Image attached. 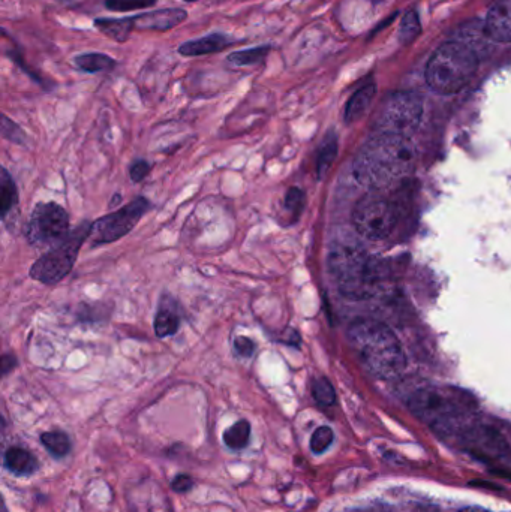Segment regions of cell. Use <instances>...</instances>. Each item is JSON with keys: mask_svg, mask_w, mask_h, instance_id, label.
Listing matches in <instances>:
<instances>
[{"mask_svg": "<svg viewBox=\"0 0 511 512\" xmlns=\"http://www.w3.org/2000/svg\"><path fill=\"white\" fill-rule=\"evenodd\" d=\"M416 159L410 138L378 132L357 155L354 173L360 182L386 186L407 177L416 167Z\"/></svg>", "mask_w": 511, "mask_h": 512, "instance_id": "6da1fadb", "label": "cell"}, {"mask_svg": "<svg viewBox=\"0 0 511 512\" xmlns=\"http://www.w3.org/2000/svg\"><path fill=\"white\" fill-rule=\"evenodd\" d=\"M347 336L360 363L377 378H395L407 366L401 342L383 322L357 319L348 328Z\"/></svg>", "mask_w": 511, "mask_h": 512, "instance_id": "7a4b0ae2", "label": "cell"}, {"mask_svg": "<svg viewBox=\"0 0 511 512\" xmlns=\"http://www.w3.org/2000/svg\"><path fill=\"white\" fill-rule=\"evenodd\" d=\"M479 71V56L464 42L441 45L426 66V83L440 95H455L468 86Z\"/></svg>", "mask_w": 511, "mask_h": 512, "instance_id": "3957f363", "label": "cell"}, {"mask_svg": "<svg viewBox=\"0 0 511 512\" xmlns=\"http://www.w3.org/2000/svg\"><path fill=\"white\" fill-rule=\"evenodd\" d=\"M474 402L467 394L458 390L425 388L410 399L414 415L440 432L461 429L465 418L474 411Z\"/></svg>", "mask_w": 511, "mask_h": 512, "instance_id": "277c9868", "label": "cell"}, {"mask_svg": "<svg viewBox=\"0 0 511 512\" xmlns=\"http://www.w3.org/2000/svg\"><path fill=\"white\" fill-rule=\"evenodd\" d=\"M329 270L345 297L354 300L368 297L375 270L372 259L362 246L353 242L333 245L329 254Z\"/></svg>", "mask_w": 511, "mask_h": 512, "instance_id": "5b68a950", "label": "cell"}, {"mask_svg": "<svg viewBox=\"0 0 511 512\" xmlns=\"http://www.w3.org/2000/svg\"><path fill=\"white\" fill-rule=\"evenodd\" d=\"M93 222L84 221L60 245L36 259L30 268V277L44 285H56L71 273L81 246L92 236Z\"/></svg>", "mask_w": 511, "mask_h": 512, "instance_id": "8992f818", "label": "cell"}, {"mask_svg": "<svg viewBox=\"0 0 511 512\" xmlns=\"http://www.w3.org/2000/svg\"><path fill=\"white\" fill-rule=\"evenodd\" d=\"M423 119V99L417 93H393L378 116V132L410 138Z\"/></svg>", "mask_w": 511, "mask_h": 512, "instance_id": "52a82bcc", "label": "cell"}, {"mask_svg": "<svg viewBox=\"0 0 511 512\" xmlns=\"http://www.w3.org/2000/svg\"><path fill=\"white\" fill-rule=\"evenodd\" d=\"M69 233V215L57 203L38 204L24 227L27 242L39 249L60 245Z\"/></svg>", "mask_w": 511, "mask_h": 512, "instance_id": "ba28073f", "label": "cell"}, {"mask_svg": "<svg viewBox=\"0 0 511 512\" xmlns=\"http://www.w3.org/2000/svg\"><path fill=\"white\" fill-rule=\"evenodd\" d=\"M357 233L365 239L378 242L389 237L398 224V210L390 201L381 198H363L353 212Z\"/></svg>", "mask_w": 511, "mask_h": 512, "instance_id": "9c48e42d", "label": "cell"}, {"mask_svg": "<svg viewBox=\"0 0 511 512\" xmlns=\"http://www.w3.org/2000/svg\"><path fill=\"white\" fill-rule=\"evenodd\" d=\"M149 209V201L144 197H138L117 212L98 219L93 222L90 243L92 246H102L117 242L137 227L138 222L149 212Z\"/></svg>", "mask_w": 511, "mask_h": 512, "instance_id": "30bf717a", "label": "cell"}, {"mask_svg": "<svg viewBox=\"0 0 511 512\" xmlns=\"http://www.w3.org/2000/svg\"><path fill=\"white\" fill-rule=\"evenodd\" d=\"M465 442L477 453L485 454L486 457H498L509 450L504 436L491 427L470 426L465 427Z\"/></svg>", "mask_w": 511, "mask_h": 512, "instance_id": "8fae6325", "label": "cell"}, {"mask_svg": "<svg viewBox=\"0 0 511 512\" xmlns=\"http://www.w3.org/2000/svg\"><path fill=\"white\" fill-rule=\"evenodd\" d=\"M188 18V12L182 8H162L156 11L143 12L134 15L135 30H155V32H168L182 24Z\"/></svg>", "mask_w": 511, "mask_h": 512, "instance_id": "7c38bea8", "label": "cell"}, {"mask_svg": "<svg viewBox=\"0 0 511 512\" xmlns=\"http://www.w3.org/2000/svg\"><path fill=\"white\" fill-rule=\"evenodd\" d=\"M486 33L491 41L509 44L511 42V0H498L485 23Z\"/></svg>", "mask_w": 511, "mask_h": 512, "instance_id": "4fadbf2b", "label": "cell"}, {"mask_svg": "<svg viewBox=\"0 0 511 512\" xmlns=\"http://www.w3.org/2000/svg\"><path fill=\"white\" fill-rule=\"evenodd\" d=\"M234 39L224 33L213 32L203 38L189 39L177 48V53L185 57L207 56V54L219 53L228 45L233 44Z\"/></svg>", "mask_w": 511, "mask_h": 512, "instance_id": "5bb4252c", "label": "cell"}, {"mask_svg": "<svg viewBox=\"0 0 511 512\" xmlns=\"http://www.w3.org/2000/svg\"><path fill=\"white\" fill-rule=\"evenodd\" d=\"M3 463L5 468L17 477H30L38 469V460L29 451L20 447L9 448L3 457Z\"/></svg>", "mask_w": 511, "mask_h": 512, "instance_id": "9a60e30c", "label": "cell"}, {"mask_svg": "<svg viewBox=\"0 0 511 512\" xmlns=\"http://www.w3.org/2000/svg\"><path fill=\"white\" fill-rule=\"evenodd\" d=\"M96 29L104 33L108 38L116 42H126L131 36L132 30H135L134 20L132 17L123 18H95L93 20Z\"/></svg>", "mask_w": 511, "mask_h": 512, "instance_id": "2e32d148", "label": "cell"}, {"mask_svg": "<svg viewBox=\"0 0 511 512\" xmlns=\"http://www.w3.org/2000/svg\"><path fill=\"white\" fill-rule=\"evenodd\" d=\"M375 90H377L375 84H368V86H363L362 89L357 90L351 96L347 107H345V122L354 123L362 119L363 114L368 111L372 101H374Z\"/></svg>", "mask_w": 511, "mask_h": 512, "instance_id": "e0dca14e", "label": "cell"}, {"mask_svg": "<svg viewBox=\"0 0 511 512\" xmlns=\"http://www.w3.org/2000/svg\"><path fill=\"white\" fill-rule=\"evenodd\" d=\"M74 65L80 71L87 72V74H96V72L113 71L117 66V62L108 54L83 53L74 57Z\"/></svg>", "mask_w": 511, "mask_h": 512, "instance_id": "ac0fdd59", "label": "cell"}, {"mask_svg": "<svg viewBox=\"0 0 511 512\" xmlns=\"http://www.w3.org/2000/svg\"><path fill=\"white\" fill-rule=\"evenodd\" d=\"M18 204V191L14 179L6 168L0 173V212L3 222L8 221L9 213L14 212Z\"/></svg>", "mask_w": 511, "mask_h": 512, "instance_id": "d6986e66", "label": "cell"}, {"mask_svg": "<svg viewBox=\"0 0 511 512\" xmlns=\"http://www.w3.org/2000/svg\"><path fill=\"white\" fill-rule=\"evenodd\" d=\"M153 328H155V334L159 337V339L174 336V334H176L180 328L179 313H177L173 307H168L165 306V304H161L158 313L155 315Z\"/></svg>", "mask_w": 511, "mask_h": 512, "instance_id": "ffe728a7", "label": "cell"}, {"mask_svg": "<svg viewBox=\"0 0 511 512\" xmlns=\"http://www.w3.org/2000/svg\"><path fill=\"white\" fill-rule=\"evenodd\" d=\"M336 156H338V135L335 132H329L321 143L317 156V174L318 179H323L327 171L333 165Z\"/></svg>", "mask_w": 511, "mask_h": 512, "instance_id": "44dd1931", "label": "cell"}, {"mask_svg": "<svg viewBox=\"0 0 511 512\" xmlns=\"http://www.w3.org/2000/svg\"><path fill=\"white\" fill-rule=\"evenodd\" d=\"M249 441H251V424H249V421H237L224 432V442L230 450H243V448L248 447Z\"/></svg>", "mask_w": 511, "mask_h": 512, "instance_id": "7402d4cb", "label": "cell"}, {"mask_svg": "<svg viewBox=\"0 0 511 512\" xmlns=\"http://www.w3.org/2000/svg\"><path fill=\"white\" fill-rule=\"evenodd\" d=\"M41 442L44 445L45 450L54 457V459H63L71 453V439L66 433L59 432H47L42 433Z\"/></svg>", "mask_w": 511, "mask_h": 512, "instance_id": "603a6c76", "label": "cell"}, {"mask_svg": "<svg viewBox=\"0 0 511 512\" xmlns=\"http://www.w3.org/2000/svg\"><path fill=\"white\" fill-rule=\"evenodd\" d=\"M270 51H272V45H258V47L234 51L228 54V62L236 66L258 65L269 56Z\"/></svg>", "mask_w": 511, "mask_h": 512, "instance_id": "cb8c5ba5", "label": "cell"}, {"mask_svg": "<svg viewBox=\"0 0 511 512\" xmlns=\"http://www.w3.org/2000/svg\"><path fill=\"white\" fill-rule=\"evenodd\" d=\"M420 33H422V24H420L419 14L416 11H408L399 26V41L404 47H408L419 38Z\"/></svg>", "mask_w": 511, "mask_h": 512, "instance_id": "d4e9b609", "label": "cell"}, {"mask_svg": "<svg viewBox=\"0 0 511 512\" xmlns=\"http://www.w3.org/2000/svg\"><path fill=\"white\" fill-rule=\"evenodd\" d=\"M312 396L323 408H329L336 403L335 388L327 378H317L312 382Z\"/></svg>", "mask_w": 511, "mask_h": 512, "instance_id": "484cf974", "label": "cell"}, {"mask_svg": "<svg viewBox=\"0 0 511 512\" xmlns=\"http://www.w3.org/2000/svg\"><path fill=\"white\" fill-rule=\"evenodd\" d=\"M306 197L305 192L299 188L288 189L287 195H285V209L291 213V219L294 222L300 218L303 209H305Z\"/></svg>", "mask_w": 511, "mask_h": 512, "instance_id": "4316f807", "label": "cell"}, {"mask_svg": "<svg viewBox=\"0 0 511 512\" xmlns=\"http://www.w3.org/2000/svg\"><path fill=\"white\" fill-rule=\"evenodd\" d=\"M158 0H105V8L114 12L137 11V9L152 8Z\"/></svg>", "mask_w": 511, "mask_h": 512, "instance_id": "83f0119b", "label": "cell"}, {"mask_svg": "<svg viewBox=\"0 0 511 512\" xmlns=\"http://www.w3.org/2000/svg\"><path fill=\"white\" fill-rule=\"evenodd\" d=\"M333 430L330 427H318L311 438V451L314 454H323L324 451L329 450L333 442Z\"/></svg>", "mask_w": 511, "mask_h": 512, "instance_id": "f1b7e54d", "label": "cell"}, {"mask_svg": "<svg viewBox=\"0 0 511 512\" xmlns=\"http://www.w3.org/2000/svg\"><path fill=\"white\" fill-rule=\"evenodd\" d=\"M2 137L11 141V143L18 144V146H24L27 140L23 129L14 120L9 119L6 114L2 116Z\"/></svg>", "mask_w": 511, "mask_h": 512, "instance_id": "f546056e", "label": "cell"}, {"mask_svg": "<svg viewBox=\"0 0 511 512\" xmlns=\"http://www.w3.org/2000/svg\"><path fill=\"white\" fill-rule=\"evenodd\" d=\"M8 56L11 57V60H14L15 63H17L18 66H20L21 69H23V72H26L27 75H29L30 78H32L33 81H36V83L41 84L42 87H45V89H50V84L45 83L44 78L41 77V75L38 74V72L33 71V69H30L29 66L26 65V62H24L23 57L20 56V54L17 53V51H9Z\"/></svg>", "mask_w": 511, "mask_h": 512, "instance_id": "4dcf8cb0", "label": "cell"}, {"mask_svg": "<svg viewBox=\"0 0 511 512\" xmlns=\"http://www.w3.org/2000/svg\"><path fill=\"white\" fill-rule=\"evenodd\" d=\"M149 171V162L144 161V159H138V161H135L134 164L131 165V168H129V176H131L132 182L140 183L146 179Z\"/></svg>", "mask_w": 511, "mask_h": 512, "instance_id": "1f68e13d", "label": "cell"}, {"mask_svg": "<svg viewBox=\"0 0 511 512\" xmlns=\"http://www.w3.org/2000/svg\"><path fill=\"white\" fill-rule=\"evenodd\" d=\"M234 349H236L240 357L251 358L255 352V342L249 339V337L239 336L234 340Z\"/></svg>", "mask_w": 511, "mask_h": 512, "instance_id": "d6a6232c", "label": "cell"}, {"mask_svg": "<svg viewBox=\"0 0 511 512\" xmlns=\"http://www.w3.org/2000/svg\"><path fill=\"white\" fill-rule=\"evenodd\" d=\"M192 487H194V481L186 474L177 475V477L171 481V489L176 493H188Z\"/></svg>", "mask_w": 511, "mask_h": 512, "instance_id": "836d02e7", "label": "cell"}, {"mask_svg": "<svg viewBox=\"0 0 511 512\" xmlns=\"http://www.w3.org/2000/svg\"><path fill=\"white\" fill-rule=\"evenodd\" d=\"M279 342L293 346V348H300V345H302V337H300L299 331L288 327L285 328L284 333L281 334V340H279Z\"/></svg>", "mask_w": 511, "mask_h": 512, "instance_id": "e575fe53", "label": "cell"}, {"mask_svg": "<svg viewBox=\"0 0 511 512\" xmlns=\"http://www.w3.org/2000/svg\"><path fill=\"white\" fill-rule=\"evenodd\" d=\"M17 367V358L12 354L2 355V375L6 376L12 369Z\"/></svg>", "mask_w": 511, "mask_h": 512, "instance_id": "d590c367", "label": "cell"}, {"mask_svg": "<svg viewBox=\"0 0 511 512\" xmlns=\"http://www.w3.org/2000/svg\"><path fill=\"white\" fill-rule=\"evenodd\" d=\"M459 512H488V511L482 510V508H465V510H462Z\"/></svg>", "mask_w": 511, "mask_h": 512, "instance_id": "8d00e7d4", "label": "cell"}, {"mask_svg": "<svg viewBox=\"0 0 511 512\" xmlns=\"http://www.w3.org/2000/svg\"><path fill=\"white\" fill-rule=\"evenodd\" d=\"M185 2L192 3V2H198V0H185Z\"/></svg>", "mask_w": 511, "mask_h": 512, "instance_id": "74e56055", "label": "cell"}]
</instances>
